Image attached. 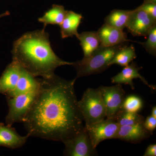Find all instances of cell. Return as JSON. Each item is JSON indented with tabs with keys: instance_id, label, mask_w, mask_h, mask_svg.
Segmentation results:
<instances>
[{
	"instance_id": "6da1fadb",
	"label": "cell",
	"mask_w": 156,
	"mask_h": 156,
	"mask_svg": "<svg viewBox=\"0 0 156 156\" xmlns=\"http://www.w3.org/2000/svg\"><path fill=\"white\" fill-rule=\"evenodd\" d=\"M76 79L66 80L55 74L40 79L36 98L23 122L29 136L63 143L84 128Z\"/></svg>"
},
{
	"instance_id": "7a4b0ae2",
	"label": "cell",
	"mask_w": 156,
	"mask_h": 156,
	"mask_svg": "<svg viewBox=\"0 0 156 156\" xmlns=\"http://www.w3.org/2000/svg\"><path fill=\"white\" fill-rule=\"evenodd\" d=\"M11 53L12 59L36 77H50L55 74L57 68L73 63L55 54L45 28L23 35L14 42Z\"/></svg>"
},
{
	"instance_id": "3957f363",
	"label": "cell",
	"mask_w": 156,
	"mask_h": 156,
	"mask_svg": "<svg viewBox=\"0 0 156 156\" xmlns=\"http://www.w3.org/2000/svg\"><path fill=\"white\" fill-rule=\"evenodd\" d=\"M123 43L113 47L100 46L86 58L73 62L72 66L76 71V79L101 73L110 66L109 63L115 53L124 46Z\"/></svg>"
},
{
	"instance_id": "277c9868",
	"label": "cell",
	"mask_w": 156,
	"mask_h": 156,
	"mask_svg": "<svg viewBox=\"0 0 156 156\" xmlns=\"http://www.w3.org/2000/svg\"><path fill=\"white\" fill-rule=\"evenodd\" d=\"M78 105L85 125H91L106 118V108L98 89H87L81 100L78 101Z\"/></svg>"
},
{
	"instance_id": "5b68a950",
	"label": "cell",
	"mask_w": 156,
	"mask_h": 156,
	"mask_svg": "<svg viewBox=\"0 0 156 156\" xmlns=\"http://www.w3.org/2000/svg\"><path fill=\"white\" fill-rule=\"evenodd\" d=\"M38 92H29L6 98L9 108L5 118L6 125L12 126L14 123L23 122L33 104Z\"/></svg>"
},
{
	"instance_id": "8992f818",
	"label": "cell",
	"mask_w": 156,
	"mask_h": 156,
	"mask_svg": "<svg viewBox=\"0 0 156 156\" xmlns=\"http://www.w3.org/2000/svg\"><path fill=\"white\" fill-rule=\"evenodd\" d=\"M65 145L64 156H92L97 155L96 148L92 146L86 128L78 132L72 138L63 143Z\"/></svg>"
},
{
	"instance_id": "52a82bcc",
	"label": "cell",
	"mask_w": 156,
	"mask_h": 156,
	"mask_svg": "<svg viewBox=\"0 0 156 156\" xmlns=\"http://www.w3.org/2000/svg\"><path fill=\"white\" fill-rule=\"evenodd\" d=\"M92 146L96 148L101 141L114 139L120 126L115 118H106L97 122L85 125Z\"/></svg>"
},
{
	"instance_id": "ba28073f",
	"label": "cell",
	"mask_w": 156,
	"mask_h": 156,
	"mask_svg": "<svg viewBox=\"0 0 156 156\" xmlns=\"http://www.w3.org/2000/svg\"><path fill=\"white\" fill-rule=\"evenodd\" d=\"M100 91L105 108L106 118H115L122 109L126 92L121 84L112 87L101 86L98 88Z\"/></svg>"
},
{
	"instance_id": "9c48e42d",
	"label": "cell",
	"mask_w": 156,
	"mask_h": 156,
	"mask_svg": "<svg viewBox=\"0 0 156 156\" xmlns=\"http://www.w3.org/2000/svg\"><path fill=\"white\" fill-rule=\"evenodd\" d=\"M155 25L156 20L145 11L136 9L132 10L126 28L133 36H147Z\"/></svg>"
},
{
	"instance_id": "30bf717a",
	"label": "cell",
	"mask_w": 156,
	"mask_h": 156,
	"mask_svg": "<svg viewBox=\"0 0 156 156\" xmlns=\"http://www.w3.org/2000/svg\"><path fill=\"white\" fill-rule=\"evenodd\" d=\"M40 79H37L21 66L19 78L16 86L13 90L5 95L6 98H9L29 92L37 91L40 89Z\"/></svg>"
},
{
	"instance_id": "8fae6325",
	"label": "cell",
	"mask_w": 156,
	"mask_h": 156,
	"mask_svg": "<svg viewBox=\"0 0 156 156\" xmlns=\"http://www.w3.org/2000/svg\"><path fill=\"white\" fill-rule=\"evenodd\" d=\"M100 41V46L113 47L123 43L132 41L128 38L123 30L104 24L97 32Z\"/></svg>"
},
{
	"instance_id": "7c38bea8",
	"label": "cell",
	"mask_w": 156,
	"mask_h": 156,
	"mask_svg": "<svg viewBox=\"0 0 156 156\" xmlns=\"http://www.w3.org/2000/svg\"><path fill=\"white\" fill-rule=\"evenodd\" d=\"M142 67H140L134 62H132L131 64L124 67L121 72L111 78L112 83L116 84H124L128 85L131 89H134V85L133 80L134 79H139L144 83L150 87L151 89L156 90L155 86L150 85L145 78L141 76L139 72Z\"/></svg>"
},
{
	"instance_id": "4fadbf2b",
	"label": "cell",
	"mask_w": 156,
	"mask_h": 156,
	"mask_svg": "<svg viewBox=\"0 0 156 156\" xmlns=\"http://www.w3.org/2000/svg\"><path fill=\"white\" fill-rule=\"evenodd\" d=\"M149 132L144 128L143 124L121 126L119 128L114 139H118L132 143H138L147 139Z\"/></svg>"
},
{
	"instance_id": "5bb4252c",
	"label": "cell",
	"mask_w": 156,
	"mask_h": 156,
	"mask_svg": "<svg viewBox=\"0 0 156 156\" xmlns=\"http://www.w3.org/2000/svg\"><path fill=\"white\" fill-rule=\"evenodd\" d=\"M30 137L28 134L22 136L12 126L0 123V147L12 149L22 147Z\"/></svg>"
},
{
	"instance_id": "9a60e30c",
	"label": "cell",
	"mask_w": 156,
	"mask_h": 156,
	"mask_svg": "<svg viewBox=\"0 0 156 156\" xmlns=\"http://www.w3.org/2000/svg\"><path fill=\"white\" fill-rule=\"evenodd\" d=\"M20 65L12 59L0 77V94L5 95L14 89L19 78Z\"/></svg>"
},
{
	"instance_id": "2e32d148",
	"label": "cell",
	"mask_w": 156,
	"mask_h": 156,
	"mask_svg": "<svg viewBox=\"0 0 156 156\" xmlns=\"http://www.w3.org/2000/svg\"><path fill=\"white\" fill-rule=\"evenodd\" d=\"M83 17L82 14L72 11H67L62 23L59 26L60 33L62 39L69 37L78 36V27Z\"/></svg>"
},
{
	"instance_id": "e0dca14e",
	"label": "cell",
	"mask_w": 156,
	"mask_h": 156,
	"mask_svg": "<svg viewBox=\"0 0 156 156\" xmlns=\"http://www.w3.org/2000/svg\"><path fill=\"white\" fill-rule=\"evenodd\" d=\"M77 38L80 41L83 52V58H87L100 46V41L97 32H83L79 34Z\"/></svg>"
},
{
	"instance_id": "ac0fdd59",
	"label": "cell",
	"mask_w": 156,
	"mask_h": 156,
	"mask_svg": "<svg viewBox=\"0 0 156 156\" xmlns=\"http://www.w3.org/2000/svg\"><path fill=\"white\" fill-rule=\"evenodd\" d=\"M67 11L63 6L53 5L42 17L38 18L39 22L44 23V28L48 24L60 26L64 20Z\"/></svg>"
},
{
	"instance_id": "d6986e66",
	"label": "cell",
	"mask_w": 156,
	"mask_h": 156,
	"mask_svg": "<svg viewBox=\"0 0 156 156\" xmlns=\"http://www.w3.org/2000/svg\"><path fill=\"white\" fill-rule=\"evenodd\" d=\"M132 11L118 9L113 10L105 17V23L123 30L127 26Z\"/></svg>"
},
{
	"instance_id": "ffe728a7",
	"label": "cell",
	"mask_w": 156,
	"mask_h": 156,
	"mask_svg": "<svg viewBox=\"0 0 156 156\" xmlns=\"http://www.w3.org/2000/svg\"><path fill=\"white\" fill-rule=\"evenodd\" d=\"M136 57L135 48L133 45L128 46L126 44L115 53L110 62L109 66L110 67L113 65L116 64L122 67H126Z\"/></svg>"
},
{
	"instance_id": "44dd1931",
	"label": "cell",
	"mask_w": 156,
	"mask_h": 156,
	"mask_svg": "<svg viewBox=\"0 0 156 156\" xmlns=\"http://www.w3.org/2000/svg\"><path fill=\"white\" fill-rule=\"evenodd\" d=\"M119 126H132L136 124H143L144 117L138 113L130 112L122 109L115 118Z\"/></svg>"
},
{
	"instance_id": "7402d4cb",
	"label": "cell",
	"mask_w": 156,
	"mask_h": 156,
	"mask_svg": "<svg viewBox=\"0 0 156 156\" xmlns=\"http://www.w3.org/2000/svg\"><path fill=\"white\" fill-rule=\"evenodd\" d=\"M143 107V101L140 98L136 95H129L126 97L122 109L130 112L137 113Z\"/></svg>"
},
{
	"instance_id": "603a6c76",
	"label": "cell",
	"mask_w": 156,
	"mask_h": 156,
	"mask_svg": "<svg viewBox=\"0 0 156 156\" xmlns=\"http://www.w3.org/2000/svg\"><path fill=\"white\" fill-rule=\"evenodd\" d=\"M147 40L140 43L145 50L150 54L155 56L156 55V25L151 29L148 34Z\"/></svg>"
},
{
	"instance_id": "cb8c5ba5",
	"label": "cell",
	"mask_w": 156,
	"mask_h": 156,
	"mask_svg": "<svg viewBox=\"0 0 156 156\" xmlns=\"http://www.w3.org/2000/svg\"><path fill=\"white\" fill-rule=\"evenodd\" d=\"M136 9L145 11L154 20H156V4L143 3Z\"/></svg>"
},
{
	"instance_id": "d4e9b609",
	"label": "cell",
	"mask_w": 156,
	"mask_h": 156,
	"mask_svg": "<svg viewBox=\"0 0 156 156\" xmlns=\"http://www.w3.org/2000/svg\"><path fill=\"white\" fill-rule=\"evenodd\" d=\"M143 126L150 134H152L156 128V118L151 115L144 120Z\"/></svg>"
},
{
	"instance_id": "484cf974",
	"label": "cell",
	"mask_w": 156,
	"mask_h": 156,
	"mask_svg": "<svg viewBox=\"0 0 156 156\" xmlns=\"http://www.w3.org/2000/svg\"><path fill=\"white\" fill-rule=\"evenodd\" d=\"M144 156H156V144H151L147 148Z\"/></svg>"
},
{
	"instance_id": "4316f807",
	"label": "cell",
	"mask_w": 156,
	"mask_h": 156,
	"mask_svg": "<svg viewBox=\"0 0 156 156\" xmlns=\"http://www.w3.org/2000/svg\"><path fill=\"white\" fill-rule=\"evenodd\" d=\"M151 115L154 118H156V107L154 106L153 107L152 110Z\"/></svg>"
},
{
	"instance_id": "83f0119b",
	"label": "cell",
	"mask_w": 156,
	"mask_h": 156,
	"mask_svg": "<svg viewBox=\"0 0 156 156\" xmlns=\"http://www.w3.org/2000/svg\"><path fill=\"white\" fill-rule=\"evenodd\" d=\"M9 14H10V13H9V11H6L5 13L0 14V18L2 17H5V16H8V15H9Z\"/></svg>"
},
{
	"instance_id": "f1b7e54d",
	"label": "cell",
	"mask_w": 156,
	"mask_h": 156,
	"mask_svg": "<svg viewBox=\"0 0 156 156\" xmlns=\"http://www.w3.org/2000/svg\"><path fill=\"white\" fill-rule=\"evenodd\" d=\"M144 3H149L156 4V0H144Z\"/></svg>"
}]
</instances>
